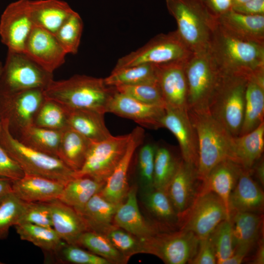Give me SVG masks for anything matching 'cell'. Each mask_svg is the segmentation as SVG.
<instances>
[{"label":"cell","instance_id":"cell-1","mask_svg":"<svg viewBox=\"0 0 264 264\" xmlns=\"http://www.w3.org/2000/svg\"><path fill=\"white\" fill-rule=\"evenodd\" d=\"M208 49L223 73L248 78L264 69V43L239 37L218 22Z\"/></svg>","mask_w":264,"mask_h":264},{"label":"cell","instance_id":"cell-2","mask_svg":"<svg viewBox=\"0 0 264 264\" xmlns=\"http://www.w3.org/2000/svg\"><path fill=\"white\" fill-rule=\"evenodd\" d=\"M115 90L105 85L104 79L75 75L67 79L52 80L44 89L46 98L68 109L89 110L105 114Z\"/></svg>","mask_w":264,"mask_h":264},{"label":"cell","instance_id":"cell-3","mask_svg":"<svg viewBox=\"0 0 264 264\" xmlns=\"http://www.w3.org/2000/svg\"><path fill=\"white\" fill-rule=\"evenodd\" d=\"M198 142V176L203 182L219 162L230 158L232 136L208 110H188Z\"/></svg>","mask_w":264,"mask_h":264},{"label":"cell","instance_id":"cell-4","mask_svg":"<svg viewBox=\"0 0 264 264\" xmlns=\"http://www.w3.org/2000/svg\"><path fill=\"white\" fill-rule=\"evenodd\" d=\"M179 37L193 52L208 49L217 19L198 0H166Z\"/></svg>","mask_w":264,"mask_h":264},{"label":"cell","instance_id":"cell-5","mask_svg":"<svg viewBox=\"0 0 264 264\" xmlns=\"http://www.w3.org/2000/svg\"><path fill=\"white\" fill-rule=\"evenodd\" d=\"M247 80L244 76L222 73L209 103L210 114L233 136H239L241 131Z\"/></svg>","mask_w":264,"mask_h":264},{"label":"cell","instance_id":"cell-6","mask_svg":"<svg viewBox=\"0 0 264 264\" xmlns=\"http://www.w3.org/2000/svg\"><path fill=\"white\" fill-rule=\"evenodd\" d=\"M0 145L19 164L24 174L45 177L66 184L75 172L58 157L31 148L14 136L0 122Z\"/></svg>","mask_w":264,"mask_h":264},{"label":"cell","instance_id":"cell-7","mask_svg":"<svg viewBox=\"0 0 264 264\" xmlns=\"http://www.w3.org/2000/svg\"><path fill=\"white\" fill-rule=\"evenodd\" d=\"M188 110H208L222 73L208 49L193 53L184 64Z\"/></svg>","mask_w":264,"mask_h":264},{"label":"cell","instance_id":"cell-8","mask_svg":"<svg viewBox=\"0 0 264 264\" xmlns=\"http://www.w3.org/2000/svg\"><path fill=\"white\" fill-rule=\"evenodd\" d=\"M50 73L23 52L8 50L0 75V94L44 89L53 80Z\"/></svg>","mask_w":264,"mask_h":264},{"label":"cell","instance_id":"cell-9","mask_svg":"<svg viewBox=\"0 0 264 264\" xmlns=\"http://www.w3.org/2000/svg\"><path fill=\"white\" fill-rule=\"evenodd\" d=\"M192 53L176 30L158 34L142 47L120 58L114 69L142 64L160 65L185 62Z\"/></svg>","mask_w":264,"mask_h":264},{"label":"cell","instance_id":"cell-10","mask_svg":"<svg viewBox=\"0 0 264 264\" xmlns=\"http://www.w3.org/2000/svg\"><path fill=\"white\" fill-rule=\"evenodd\" d=\"M141 239L144 253L154 255L166 264L188 263L196 255L199 242L194 233L183 229L160 232Z\"/></svg>","mask_w":264,"mask_h":264},{"label":"cell","instance_id":"cell-11","mask_svg":"<svg viewBox=\"0 0 264 264\" xmlns=\"http://www.w3.org/2000/svg\"><path fill=\"white\" fill-rule=\"evenodd\" d=\"M230 219L218 196L211 191L201 192L182 218L179 229L191 231L202 239L209 236L221 221Z\"/></svg>","mask_w":264,"mask_h":264},{"label":"cell","instance_id":"cell-12","mask_svg":"<svg viewBox=\"0 0 264 264\" xmlns=\"http://www.w3.org/2000/svg\"><path fill=\"white\" fill-rule=\"evenodd\" d=\"M131 133L111 135L108 139L92 142L81 169L75 176H88L106 182L122 157L128 146Z\"/></svg>","mask_w":264,"mask_h":264},{"label":"cell","instance_id":"cell-13","mask_svg":"<svg viewBox=\"0 0 264 264\" xmlns=\"http://www.w3.org/2000/svg\"><path fill=\"white\" fill-rule=\"evenodd\" d=\"M44 89H32L0 94V121L9 131H21L32 125L36 111L45 99Z\"/></svg>","mask_w":264,"mask_h":264},{"label":"cell","instance_id":"cell-14","mask_svg":"<svg viewBox=\"0 0 264 264\" xmlns=\"http://www.w3.org/2000/svg\"><path fill=\"white\" fill-rule=\"evenodd\" d=\"M35 25L30 0H18L8 4L0 19L1 42L8 50L23 52L25 44Z\"/></svg>","mask_w":264,"mask_h":264},{"label":"cell","instance_id":"cell-15","mask_svg":"<svg viewBox=\"0 0 264 264\" xmlns=\"http://www.w3.org/2000/svg\"><path fill=\"white\" fill-rule=\"evenodd\" d=\"M201 185L202 182L198 178L197 167L182 159L165 189L180 221L198 196Z\"/></svg>","mask_w":264,"mask_h":264},{"label":"cell","instance_id":"cell-16","mask_svg":"<svg viewBox=\"0 0 264 264\" xmlns=\"http://www.w3.org/2000/svg\"><path fill=\"white\" fill-rule=\"evenodd\" d=\"M165 111L164 106L141 102L119 92L115 88L106 112L131 119L144 127L156 129L162 128L161 120Z\"/></svg>","mask_w":264,"mask_h":264},{"label":"cell","instance_id":"cell-17","mask_svg":"<svg viewBox=\"0 0 264 264\" xmlns=\"http://www.w3.org/2000/svg\"><path fill=\"white\" fill-rule=\"evenodd\" d=\"M23 53L52 73L65 63L67 55L54 34L36 26L27 39Z\"/></svg>","mask_w":264,"mask_h":264},{"label":"cell","instance_id":"cell-18","mask_svg":"<svg viewBox=\"0 0 264 264\" xmlns=\"http://www.w3.org/2000/svg\"><path fill=\"white\" fill-rule=\"evenodd\" d=\"M161 127L168 129L176 137L182 159L196 166L198 165V142L195 129L188 110L165 107L161 120Z\"/></svg>","mask_w":264,"mask_h":264},{"label":"cell","instance_id":"cell-19","mask_svg":"<svg viewBox=\"0 0 264 264\" xmlns=\"http://www.w3.org/2000/svg\"><path fill=\"white\" fill-rule=\"evenodd\" d=\"M186 61L155 65L157 83L165 107L188 110V86L184 70Z\"/></svg>","mask_w":264,"mask_h":264},{"label":"cell","instance_id":"cell-20","mask_svg":"<svg viewBox=\"0 0 264 264\" xmlns=\"http://www.w3.org/2000/svg\"><path fill=\"white\" fill-rule=\"evenodd\" d=\"M144 134L143 129L139 127L131 132L130 139L123 157L101 190L106 199L116 205L122 203L127 196L130 189L128 182L129 169L134 152L143 141Z\"/></svg>","mask_w":264,"mask_h":264},{"label":"cell","instance_id":"cell-21","mask_svg":"<svg viewBox=\"0 0 264 264\" xmlns=\"http://www.w3.org/2000/svg\"><path fill=\"white\" fill-rule=\"evenodd\" d=\"M137 186L130 187L124 201L117 207L113 223L140 239H145L162 232L140 211L137 199Z\"/></svg>","mask_w":264,"mask_h":264},{"label":"cell","instance_id":"cell-22","mask_svg":"<svg viewBox=\"0 0 264 264\" xmlns=\"http://www.w3.org/2000/svg\"><path fill=\"white\" fill-rule=\"evenodd\" d=\"M261 187L254 180L250 170L242 168L238 181L230 196V215L236 212L262 214L264 193Z\"/></svg>","mask_w":264,"mask_h":264},{"label":"cell","instance_id":"cell-23","mask_svg":"<svg viewBox=\"0 0 264 264\" xmlns=\"http://www.w3.org/2000/svg\"><path fill=\"white\" fill-rule=\"evenodd\" d=\"M143 204L150 220L162 232L179 229L180 219L166 192L153 188L141 191Z\"/></svg>","mask_w":264,"mask_h":264},{"label":"cell","instance_id":"cell-24","mask_svg":"<svg viewBox=\"0 0 264 264\" xmlns=\"http://www.w3.org/2000/svg\"><path fill=\"white\" fill-rule=\"evenodd\" d=\"M65 184L45 177L26 175L12 180V191L25 202H50L59 199Z\"/></svg>","mask_w":264,"mask_h":264},{"label":"cell","instance_id":"cell-25","mask_svg":"<svg viewBox=\"0 0 264 264\" xmlns=\"http://www.w3.org/2000/svg\"><path fill=\"white\" fill-rule=\"evenodd\" d=\"M242 167L236 162L226 158L217 164L202 182L200 193L211 191L224 202L230 218L229 200L239 179Z\"/></svg>","mask_w":264,"mask_h":264},{"label":"cell","instance_id":"cell-26","mask_svg":"<svg viewBox=\"0 0 264 264\" xmlns=\"http://www.w3.org/2000/svg\"><path fill=\"white\" fill-rule=\"evenodd\" d=\"M48 202L52 228L64 242L76 245L80 236L89 231L85 220L73 207L60 200Z\"/></svg>","mask_w":264,"mask_h":264},{"label":"cell","instance_id":"cell-27","mask_svg":"<svg viewBox=\"0 0 264 264\" xmlns=\"http://www.w3.org/2000/svg\"><path fill=\"white\" fill-rule=\"evenodd\" d=\"M230 219L234 251H241L248 255L262 236L263 216L262 214L236 212L231 213Z\"/></svg>","mask_w":264,"mask_h":264},{"label":"cell","instance_id":"cell-28","mask_svg":"<svg viewBox=\"0 0 264 264\" xmlns=\"http://www.w3.org/2000/svg\"><path fill=\"white\" fill-rule=\"evenodd\" d=\"M264 69L258 71L248 78L245 90L243 121L239 135L258 127L264 121Z\"/></svg>","mask_w":264,"mask_h":264},{"label":"cell","instance_id":"cell-29","mask_svg":"<svg viewBox=\"0 0 264 264\" xmlns=\"http://www.w3.org/2000/svg\"><path fill=\"white\" fill-rule=\"evenodd\" d=\"M264 150V122L250 132L233 136L230 159L250 170L262 156Z\"/></svg>","mask_w":264,"mask_h":264},{"label":"cell","instance_id":"cell-30","mask_svg":"<svg viewBox=\"0 0 264 264\" xmlns=\"http://www.w3.org/2000/svg\"><path fill=\"white\" fill-rule=\"evenodd\" d=\"M30 7L35 26L54 35L74 11L61 0H30Z\"/></svg>","mask_w":264,"mask_h":264},{"label":"cell","instance_id":"cell-31","mask_svg":"<svg viewBox=\"0 0 264 264\" xmlns=\"http://www.w3.org/2000/svg\"><path fill=\"white\" fill-rule=\"evenodd\" d=\"M217 22L243 38L264 43V15H249L231 8L217 18Z\"/></svg>","mask_w":264,"mask_h":264},{"label":"cell","instance_id":"cell-32","mask_svg":"<svg viewBox=\"0 0 264 264\" xmlns=\"http://www.w3.org/2000/svg\"><path fill=\"white\" fill-rule=\"evenodd\" d=\"M67 110L68 126L91 142H100L112 135L106 126L105 114L89 110Z\"/></svg>","mask_w":264,"mask_h":264},{"label":"cell","instance_id":"cell-33","mask_svg":"<svg viewBox=\"0 0 264 264\" xmlns=\"http://www.w3.org/2000/svg\"><path fill=\"white\" fill-rule=\"evenodd\" d=\"M119 205L106 199L100 191L76 211L83 218L89 231L103 234L113 224V217Z\"/></svg>","mask_w":264,"mask_h":264},{"label":"cell","instance_id":"cell-34","mask_svg":"<svg viewBox=\"0 0 264 264\" xmlns=\"http://www.w3.org/2000/svg\"><path fill=\"white\" fill-rule=\"evenodd\" d=\"M92 143L67 127L62 132L58 157L76 173L82 167Z\"/></svg>","mask_w":264,"mask_h":264},{"label":"cell","instance_id":"cell-35","mask_svg":"<svg viewBox=\"0 0 264 264\" xmlns=\"http://www.w3.org/2000/svg\"><path fill=\"white\" fill-rule=\"evenodd\" d=\"M105 182L88 176H76L64 185L59 199L77 210L103 188Z\"/></svg>","mask_w":264,"mask_h":264},{"label":"cell","instance_id":"cell-36","mask_svg":"<svg viewBox=\"0 0 264 264\" xmlns=\"http://www.w3.org/2000/svg\"><path fill=\"white\" fill-rule=\"evenodd\" d=\"M109 87L157 83L155 65L142 64L112 70L104 79Z\"/></svg>","mask_w":264,"mask_h":264},{"label":"cell","instance_id":"cell-37","mask_svg":"<svg viewBox=\"0 0 264 264\" xmlns=\"http://www.w3.org/2000/svg\"><path fill=\"white\" fill-rule=\"evenodd\" d=\"M62 132L32 125L21 131L18 139L31 148L58 157Z\"/></svg>","mask_w":264,"mask_h":264},{"label":"cell","instance_id":"cell-38","mask_svg":"<svg viewBox=\"0 0 264 264\" xmlns=\"http://www.w3.org/2000/svg\"><path fill=\"white\" fill-rule=\"evenodd\" d=\"M15 227L21 240L32 243L47 255L54 252L64 242L51 227L27 223H19Z\"/></svg>","mask_w":264,"mask_h":264},{"label":"cell","instance_id":"cell-39","mask_svg":"<svg viewBox=\"0 0 264 264\" xmlns=\"http://www.w3.org/2000/svg\"><path fill=\"white\" fill-rule=\"evenodd\" d=\"M182 160L165 146H156L154 171V188L165 190Z\"/></svg>","mask_w":264,"mask_h":264},{"label":"cell","instance_id":"cell-40","mask_svg":"<svg viewBox=\"0 0 264 264\" xmlns=\"http://www.w3.org/2000/svg\"><path fill=\"white\" fill-rule=\"evenodd\" d=\"M76 245L105 259L110 264H125L128 263L109 239L103 234L87 231L80 236Z\"/></svg>","mask_w":264,"mask_h":264},{"label":"cell","instance_id":"cell-41","mask_svg":"<svg viewBox=\"0 0 264 264\" xmlns=\"http://www.w3.org/2000/svg\"><path fill=\"white\" fill-rule=\"evenodd\" d=\"M68 110L57 102L45 98L36 112L33 125L62 131L67 128Z\"/></svg>","mask_w":264,"mask_h":264},{"label":"cell","instance_id":"cell-42","mask_svg":"<svg viewBox=\"0 0 264 264\" xmlns=\"http://www.w3.org/2000/svg\"><path fill=\"white\" fill-rule=\"evenodd\" d=\"M83 29L82 19L74 11L54 34L67 54H75L78 52Z\"/></svg>","mask_w":264,"mask_h":264},{"label":"cell","instance_id":"cell-43","mask_svg":"<svg viewBox=\"0 0 264 264\" xmlns=\"http://www.w3.org/2000/svg\"><path fill=\"white\" fill-rule=\"evenodd\" d=\"M103 234L109 239L127 262L132 256L144 253L141 239L113 224Z\"/></svg>","mask_w":264,"mask_h":264},{"label":"cell","instance_id":"cell-44","mask_svg":"<svg viewBox=\"0 0 264 264\" xmlns=\"http://www.w3.org/2000/svg\"><path fill=\"white\" fill-rule=\"evenodd\" d=\"M24 204L13 191L0 198V240L6 239L10 227L19 223Z\"/></svg>","mask_w":264,"mask_h":264},{"label":"cell","instance_id":"cell-45","mask_svg":"<svg viewBox=\"0 0 264 264\" xmlns=\"http://www.w3.org/2000/svg\"><path fill=\"white\" fill-rule=\"evenodd\" d=\"M47 256L53 258L60 263L110 264L105 259L87 251L80 246L68 244L65 242L54 252Z\"/></svg>","mask_w":264,"mask_h":264},{"label":"cell","instance_id":"cell-46","mask_svg":"<svg viewBox=\"0 0 264 264\" xmlns=\"http://www.w3.org/2000/svg\"><path fill=\"white\" fill-rule=\"evenodd\" d=\"M209 237L215 249L217 264H222L234 252L232 223L231 219L221 221Z\"/></svg>","mask_w":264,"mask_h":264},{"label":"cell","instance_id":"cell-47","mask_svg":"<svg viewBox=\"0 0 264 264\" xmlns=\"http://www.w3.org/2000/svg\"><path fill=\"white\" fill-rule=\"evenodd\" d=\"M115 88L119 92L141 102L165 107L157 83L119 86Z\"/></svg>","mask_w":264,"mask_h":264},{"label":"cell","instance_id":"cell-48","mask_svg":"<svg viewBox=\"0 0 264 264\" xmlns=\"http://www.w3.org/2000/svg\"><path fill=\"white\" fill-rule=\"evenodd\" d=\"M156 145L147 143L140 147L137 157V172L141 191L154 188V171Z\"/></svg>","mask_w":264,"mask_h":264},{"label":"cell","instance_id":"cell-49","mask_svg":"<svg viewBox=\"0 0 264 264\" xmlns=\"http://www.w3.org/2000/svg\"><path fill=\"white\" fill-rule=\"evenodd\" d=\"M22 223L52 227L49 202L24 201L18 224Z\"/></svg>","mask_w":264,"mask_h":264},{"label":"cell","instance_id":"cell-50","mask_svg":"<svg viewBox=\"0 0 264 264\" xmlns=\"http://www.w3.org/2000/svg\"><path fill=\"white\" fill-rule=\"evenodd\" d=\"M24 175L19 164L0 145V177L15 180L22 177Z\"/></svg>","mask_w":264,"mask_h":264},{"label":"cell","instance_id":"cell-51","mask_svg":"<svg viewBox=\"0 0 264 264\" xmlns=\"http://www.w3.org/2000/svg\"><path fill=\"white\" fill-rule=\"evenodd\" d=\"M188 264H217V258L215 249L209 236L202 239H199L197 252Z\"/></svg>","mask_w":264,"mask_h":264},{"label":"cell","instance_id":"cell-52","mask_svg":"<svg viewBox=\"0 0 264 264\" xmlns=\"http://www.w3.org/2000/svg\"><path fill=\"white\" fill-rule=\"evenodd\" d=\"M217 19L232 8V0H198Z\"/></svg>","mask_w":264,"mask_h":264},{"label":"cell","instance_id":"cell-53","mask_svg":"<svg viewBox=\"0 0 264 264\" xmlns=\"http://www.w3.org/2000/svg\"><path fill=\"white\" fill-rule=\"evenodd\" d=\"M232 9L246 15H264V0H249Z\"/></svg>","mask_w":264,"mask_h":264},{"label":"cell","instance_id":"cell-54","mask_svg":"<svg viewBox=\"0 0 264 264\" xmlns=\"http://www.w3.org/2000/svg\"><path fill=\"white\" fill-rule=\"evenodd\" d=\"M252 176H254L260 183L261 186L264 185V161L263 157L257 160L250 170Z\"/></svg>","mask_w":264,"mask_h":264},{"label":"cell","instance_id":"cell-55","mask_svg":"<svg viewBox=\"0 0 264 264\" xmlns=\"http://www.w3.org/2000/svg\"><path fill=\"white\" fill-rule=\"evenodd\" d=\"M257 244V247L254 255L251 259V263L253 264H264V239L263 235L258 240Z\"/></svg>","mask_w":264,"mask_h":264},{"label":"cell","instance_id":"cell-56","mask_svg":"<svg viewBox=\"0 0 264 264\" xmlns=\"http://www.w3.org/2000/svg\"><path fill=\"white\" fill-rule=\"evenodd\" d=\"M12 191V180L0 177V198Z\"/></svg>","mask_w":264,"mask_h":264},{"label":"cell","instance_id":"cell-57","mask_svg":"<svg viewBox=\"0 0 264 264\" xmlns=\"http://www.w3.org/2000/svg\"><path fill=\"white\" fill-rule=\"evenodd\" d=\"M248 0H232V8L243 4Z\"/></svg>","mask_w":264,"mask_h":264},{"label":"cell","instance_id":"cell-58","mask_svg":"<svg viewBox=\"0 0 264 264\" xmlns=\"http://www.w3.org/2000/svg\"><path fill=\"white\" fill-rule=\"evenodd\" d=\"M2 66H3L2 64L0 62V75L1 71H2ZM0 131H1V123H0Z\"/></svg>","mask_w":264,"mask_h":264}]
</instances>
